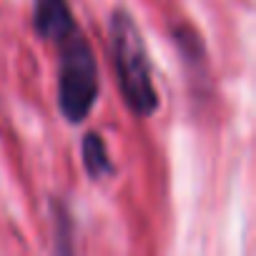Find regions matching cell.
<instances>
[{"mask_svg": "<svg viewBox=\"0 0 256 256\" xmlns=\"http://www.w3.org/2000/svg\"><path fill=\"white\" fill-rule=\"evenodd\" d=\"M110 60L118 76L123 100L134 116L148 118L158 110V93L154 86V68L136 20L123 8L113 10L108 23Z\"/></svg>", "mask_w": 256, "mask_h": 256, "instance_id": "cell-1", "label": "cell"}, {"mask_svg": "<svg viewBox=\"0 0 256 256\" xmlns=\"http://www.w3.org/2000/svg\"><path fill=\"white\" fill-rule=\"evenodd\" d=\"M58 56V108L68 123H83L93 110L100 90L98 60L90 43L76 28L56 43Z\"/></svg>", "mask_w": 256, "mask_h": 256, "instance_id": "cell-2", "label": "cell"}, {"mask_svg": "<svg viewBox=\"0 0 256 256\" xmlns=\"http://www.w3.org/2000/svg\"><path fill=\"white\" fill-rule=\"evenodd\" d=\"M33 28L43 40L58 43L68 33L78 28L68 0H36L33 8Z\"/></svg>", "mask_w": 256, "mask_h": 256, "instance_id": "cell-3", "label": "cell"}, {"mask_svg": "<svg viewBox=\"0 0 256 256\" xmlns=\"http://www.w3.org/2000/svg\"><path fill=\"white\" fill-rule=\"evenodd\" d=\"M83 166H86V171H88V176H90L93 181L116 174V166H113V161L108 158L106 141H103V136L96 134V131L86 134V138H83Z\"/></svg>", "mask_w": 256, "mask_h": 256, "instance_id": "cell-4", "label": "cell"}]
</instances>
